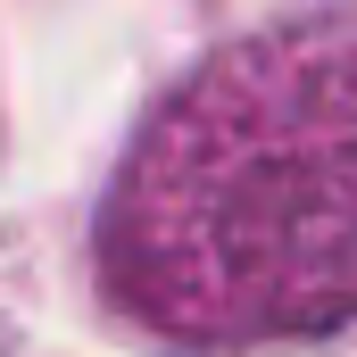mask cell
<instances>
[{
  "instance_id": "6da1fadb",
  "label": "cell",
  "mask_w": 357,
  "mask_h": 357,
  "mask_svg": "<svg viewBox=\"0 0 357 357\" xmlns=\"http://www.w3.org/2000/svg\"><path fill=\"white\" fill-rule=\"evenodd\" d=\"M108 299L183 349L357 324V8L183 75L100 216Z\"/></svg>"
}]
</instances>
